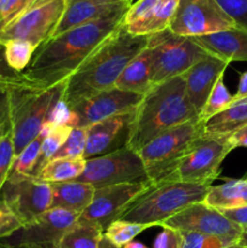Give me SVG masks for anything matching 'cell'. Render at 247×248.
Wrapping results in <instances>:
<instances>
[{
	"instance_id": "cell-27",
	"label": "cell",
	"mask_w": 247,
	"mask_h": 248,
	"mask_svg": "<svg viewBox=\"0 0 247 248\" xmlns=\"http://www.w3.org/2000/svg\"><path fill=\"white\" fill-rule=\"evenodd\" d=\"M53 125L46 121L41 127L38 137L34 138L17 156H15L14 165L10 171L9 178H21V177H31L35 171L36 164L39 161L44 137L51 131ZM7 178V179H9Z\"/></svg>"
},
{
	"instance_id": "cell-20",
	"label": "cell",
	"mask_w": 247,
	"mask_h": 248,
	"mask_svg": "<svg viewBox=\"0 0 247 248\" xmlns=\"http://www.w3.org/2000/svg\"><path fill=\"white\" fill-rule=\"evenodd\" d=\"M210 55L217 56L227 62L246 61L247 62V31L232 28L208 35L191 38Z\"/></svg>"
},
{
	"instance_id": "cell-45",
	"label": "cell",
	"mask_w": 247,
	"mask_h": 248,
	"mask_svg": "<svg viewBox=\"0 0 247 248\" xmlns=\"http://www.w3.org/2000/svg\"><path fill=\"white\" fill-rule=\"evenodd\" d=\"M246 97H247V70L245 73H242L241 77H240L239 86H237L236 93L234 94V98H232V103L241 101V99L246 98Z\"/></svg>"
},
{
	"instance_id": "cell-28",
	"label": "cell",
	"mask_w": 247,
	"mask_h": 248,
	"mask_svg": "<svg viewBox=\"0 0 247 248\" xmlns=\"http://www.w3.org/2000/svg\"><path fill=\"white\" fill-rule=\"evenodd\" d=\"M102 236L103 230L98 225L79 218L56 248H98Z\"/></svg>"
},
{
	"instance_id": "cell-35",
	"label": "cell",
	"mask_w": 247,
	"mask_h": 248,
	"mask_svg": "<svg viewBox=\"0 0 247 248\" xmlns=\"http://www.w3.org/2000/svg\"><path fill=\"white\" fill-rule=\"evenodd\" d=\"M15 160L14 140L11 130L5 132L0 137V194L9 178L10 171L12 169Z\"/></svg>"
},
{
	"instance_id": "cell-46",
	"label": "cell",
	"mask_w": 247,
	"mask_h": 248,
	"mask_svg": "<svg viewBox=\"0 0 247 248\" xmlns=\"http://www.w3.org/2000/svg\"><path fill=\"white\" fill-rule=\"evenodd\" d=\"M17 74H19V73L14 72V70H11L7 67L4 55V45L0 44V78H11Z\"/></svg>"
},
{
	"instance_id": "cell-8",
	"label": "cell",
	"mask_w": 247,
	"mask_h": 248,
	"mask_svg": "<svg viewBox=\"0 0 247 248\" xmlns=\"http://www.w3.org/2000/svg\"><path fill=\"white\" fill-rule=\"evenodd\" d=\"M230 152L232 148L225 136L202 135L189 148L169 179L211 186V183L219 177L220 165Z\"/></svg>"
},
{
	"instance_id": "cell-19",
	"label": "cell",
	"mask_w": 247,
	"mask_h": 248,
	"mask_svg": "<svg viewBox=\"0 0 247 248\" xmlns=\"http://www.w3.org/2000/svg\"><path fill=\"white\" fill-rule=\"evenodd\" d=\"M131 5L127 0H67L62 17L51 36L115 12L128 10Z\"/></svg>"
},
{
	"instance_id": "cell-55",
	"label": "cell",
	"mask_w": 247,
	"mask_h": 248,
	"mask_svg": "<svg viewBox=\"0 0 247 248\" xmlns=\"http://www.w3.org/2000/svg\"><path fill=\"white\" fill-rule=\"evenodd\" d=\"M1 136H2V133H0V137H1Z\"/></svg>"
},
{
	"instance_id": "cell-56",
	"label": "cell",
	"mask_w": 247,
	"mask_h": 248,
	"mask_svg": "<svg viewBox=\"0 0 247 248\" xmlns=\"http://www.w3.org/2000/svg\"><path fill=\"white\" fill-rule=\"evenodd\" d=\"M246 178H247V177H246Z\"/></svg>"
},
{
	"instance_id": "cell-43",
	"label": "cell",
	"mask_w": 247,
	"mask_h": 248,
	"mask_svg": "<svg viewBox=\"0 0 247 248\" xmlns=\"http://www.w3.org/2000/svg\"><path fill=\"white\" fill-rule=\"evenodd\" d=\"M225 217L232 220L235 224L240 225L241 228L247 227V206L236 208H228V210H219Z\"/></svg>"
},
{
	"instance_id": "cell-3",
	"label": "cell",
	"mask_w": 247,
	"mask_h": 248,
	"mask_svg": "<svg viewBox=\"0 0 247 248\" xmlns=\"http://www.w3.org/2000/svg\"><path fill=\"white\" fill-rule=\"evenodd\" d=\"M194 120L200 119L186 96L183 77L153 85L136 109L127 147L138 152L156 136Z\"/></svg>"
},
{
	"instance_id": "cell-30",
	"label": "cell",
	"mask_w": 247,
	"mask_h": 248,
	"mask_svg": "<svg viewBox=\"0 0 247 248\" xmlns=\"http://www.w3.org/2000/svg\"><path fill=\"white\" fill-rule=\"evenodd\" d=\"M73 128L68 127V126H55L51 128L50 132L44 137L43 144H41V152H40V157H39V161L36 164L35 171L31 177L36 176L39 173L41 169L47 164L50 160L53 159L56 153L61 149L64 142L67 140L68 136L72 132Z\"/></svg>"
},
{
	"instance_id": "cell-54",
	"label": "cell",
	"mask_w": 247,
	"mask_h": 248,
	"mask_svg": "<svg viewBox=\"0 0 247 248\" xmlns=\"http://www.w3.org/2000/svg\"><path fill=\"white\" fill-rule=\"evenodd\" d=\"M1 29H2V27H1V23H0V31H1Z\"/></svg>"
},
{
	"instance_id": "cell-39",
	"label": "cell",
	"mask_w": 247,
	"mask_h": 248,
	"mask_svg": "<svg viewBox=\"0 0 247 248\" xmlns=\"http://www.w3.org/2000/svg\"><path fill=\"white\" fill-rule=\"evenodd\" d=\"M23 228L18 218L11 212L0 196V239H7Z\"/></svg>"
},
{
	"instance_id": "cell-36",
	"label": "cell",
	"mask_w": 247,
	"mask_h": 248,
	"mask_svg": "<svg viewBox=\"0 0 247 248\" xmlns=\"http://www.w3.org/2000/svg\"><path fill=\"white\" fill-rule=\"evenodd\" d=\"M235 27L247 31V0H216Z\"/></svg>"
},
{
	"instance_id": "cell-52",
	"label": "cell",
	"mask_w": 247,
	"mask_h": 248,
	"mask_svg": "<svg viewBox=\"0 0 247 248\" xmlns=\"http://www.w3.org/2000/svg\"><path fill=\"white\" fill-rule=\"evenodd\" d=\"M228 248H247V247H241V246H236V245H235V246H232V247H228Z\"/></svg>"
},
{
	"instance_id": "cell-53",
	"label": "cell",
	"mask_w": 247,
	"mask_h": 248,
	"mask_svg": "<svg viewBox=\"0 0 247 248\" xmlns=\"http://www.w3.org/2000/svg\"><path fill=\"white\" fill-rule=\"evenodd\" d=\"M239 102H247V97H246V98L241 99V101H239ZM235 103H237V102H235Z\"/></svg>"
},
{
	"instance_id": "cell-32",
	"label": "cell",
	"mask_w": 247,
	"mask_h": 248,
	"mask_svg": "<svg viewBox=\"0 0 247 248\" xmlns=\"http://www.w3.org/2000/svg\"><path fill=\"white\" fill-rule=\"evenodd\" d=\"M232 98H234V96L230 94V92L228 91L227 86L224 84V75H222L216 82L212 92H211L207 101H206L205 107H203L200 115H199L201 123H206L208 119L227 109L232 103Z\"/></svg>"
},
{
	"instance_id": "cell-12",
	"label": "cell",
	"mask_w": 247,
	"mask_h": 248,
	"mask_svg": "<svg viewBox=\"0 0 247 248\" xmlns=\"http://www.w3.org/2000/svg\"><path fill=\"white\" fill-rule=\"evenodd\" d=\"M0 196L22 225H28L51 208V186L35 177L9 178Z\"/></svg>"
},
{
	"instance_id": "cell-4",
	"label": "cell",
	"mask_w": 247,
	"mask_h": 248,
	"mask_svg": "<svg viewBox=\"0 0 247 248\" xmlns=\"http://www.w3.org/2000/svg\"><path fill=\"white\" fill-rule=\"evenodd\" d=\"M210 186L184 182L162 181L150 184L120 216L125 222L161 227L167 219L196 202H202Z\"/></svg>"
},
{
	"instance_id": "cell-17",
	"label": "cell",
	"mask_w": 247,
	"mask_h": 248,
	"mask_svg": "<svg viewBox=\"0 0 247 248\" xmlns=\"http://www.w3.org/2000/svg\"><path fill=\"white\" fill-rule=\"evenodd\" d=\"M136 109L128 113L111 116L87 127L84 159L90 160L103 156L127 147Z\"/></svg>"
},
{
	"instance_id": "cell-10",
	"label": "cell",
	"mask_w": 247,
	"mask_h": 248,
	"mask_svg": "<svg viewBox=\"0 0 247 248\" xmlns=\"http://www.w3.org/2000/svg\"><path fill=\"white\" fill-rule=\"evenodd\" d=\"M235 28L216 0H179L169 29L186 38H198Z\"/></svg>"
},
{
	"instance_id": "cell-23",
	"label": "cell",
	"mask_w": 247,
	"mask_h": 248,
	"mask_svg": "<svg viewBox=\"0 0 247 248\" xmlns=\"http://www.w3.org/2000/svg\"><path fill=\"white\" fill-rule=\"evenodd\" d=\"M203 202L217 210L247 206V178L227 179L219 186H211Z\"/></svg>"
},
{
	"instance_id": "cell-41",
	"label": "cell",
	"mask_w": 247,
	"mask_h": 248,
	"mask_svg": "<svg viewBox=\"0 0 247 248\" xmlns=\"http://www.w3.org/2000/svg\"><path fill=\"white\" fill-rule=\"evenodd\" d=\"M159 1L160 0H137L136 2H133L126 12L124 24L128 26V24L136 23L147 17Z\"/></svg>"
},
{
	"instance_id": "cell-33",
	"label": "cell",
	"mask_w": 247,
	"mask_h": 248,
	"mask_svg": "<svg viewBox=\"0 0 247 248\" xmlns=\"http://www.w3.org/2000/svg\"><path fill=\"white\" fill-rule=\"evenodd\" d=\"M86 128H73L64 144L55 154L53 159H81L86 148Z\"/></svg>"
},
{
	"instance_id": "cell-11",
	"label": "cell",
	"mask_w": 247,
	"mask_h": 248,
	"mask_svg": "<svg viewBox=\"0 0 247 248\" xmlns=\"http://www.w3.org/2000/svg\"><path fill=\"white\" fill-rule=\"evenodd\" d=\"M161 227L217 237L225 248L235 246L242 232L240 225L232 223L219 210L211 207L203 201L185 207L167 219Z\"/></svg>"
},
{
	"instance_id": "cell-49",
	"label": "cell",
	"mask_w": 247,
	"mask_h": 248,
	"mask_svg": "<svg viewBox=\"0 0 247 248\" xmlns=\"http://www.w3.org/2000/svg\"><path fill=\"white\" fill-rule=\"evenodd\" d=\"M98 248H118V247L113 246V245H111L110 242L106 239V237L102 236V240H101V242H99Z\"/></svg>"
},
{
	"instance_id": "cell-21",
	"label": "cell",
	"mask_w": 247,
	"mask_h": 248,
	"mask_svg": "<svg viewBox=\"0 0 247 248\" xmlns=\"http://www.w3.org/2000/svg\"><path fill=\"white\" fill-rule=\"evenodd\" d=\"M52 202L51 208L70 211L81 215L92 202L94 195V186L79 181L52 183Z\"/></svg>"
},
{
	"instance_id": "cell-42",
	"label": "cell",
	"mask_w": 247,
	"mask_h": 248,
	"mask_svg": "<svg viewBox=\"0 0 247 248\" xmlns=\"http://www.w3.org/2000/svg\"><path fill=\"white\" fill-rule=\"evenodd\" d=\"M182 241L183 237L179 230L162 227V232L155 237L153 248H182Z\"/></svg>"
},
{
	"instance_id": "cell-15",
	"label": "cell",
	"mask_w": 247,
	"mask_h": 248,
	"mask_svg": "<svg viewBox=\"0 0 247 248\" xmlns=\"http://www.w3.org/2000/svg\"><path fill=\"white\" fill-rule=\"evenodd\" d=\"M149 186L148 183H125L96 189L92 202L80 215V219L93 223L104 232Z\"/></svg>"
},
{
	"instance_id": "cell-16",
	"label": "cell",
	"mask_w": 247,
	"mask_h": 248,
	"mask_svg": "<svg viewBox=\"0 0 247 248\" xmlns=\"http://www.w3.org/2000/svg\"><path fill=\"white\" fill-rule=\"evenodd\" d=\"M143 96L111 87L90 98L79 102L72 108L77 116V127L87 128L111 116L132 111L139 106Z\"/></svg>"
},
{
	"instance_id": "cell-31",
	"label": "cell",
	"mask_w": 247,
	"mask_h": 248,
	"mask_svg": "<svg viewBox=\"0 0 247 248\" xmlns=\"http://www.w3.org/2000/svg\"><path fill=\"white\" fill-rule=\"evenodd\" d=\"M148 225L137 224V223L125 222V220L116 219L111 224L107 227L103 232V236L110 242L113 246L118 248H123L126 244L133 241L137 235L147 230Z\"/></svg>"
},
{
	"instance_id": "cell-50",
	"label": "cell",
	"mask_w": 247,
	"mask_h": 248,
	"mask_svg": "<svg viewBox=\"0 0 247 248\" xmlns=\"http://www.w3.org/2000/svg\"><path fill=\"white\" fill-rule=\"evenodd\" d=\"M51 1H56V0H35V1L31 4V7L40 6V5H45V4H47V2H51ZM31 7H29V9H31Z\"/></svg>"
},
{
	"instance_id": "cell-26",
	"label": "cell",
	"mask_w": 247,
	"mask_h": 248,
	"mask_svg": "<svg viewBox=\"0 0 247 248\" xmlns=\"http://www.w3.org/2000/svg\"><path fill=\"white\" fill-rule=\"evenodd\" d=\"M86 160L81 159H52L39 171L36 179L45 183H62L75 181L85 171Z\"/></svg>"
},
{
	"instance_id": "cell-38",
	"label": "cell",
	"mask_w": 247,
	"mask_h": 248,
	"mask_svg": "<svg viewBox=\"0 0 247 248\" xmlns=\"http://www.w3.org/2000/svg\"><path fill=\"white\" fill-rule=\"evenodd\" d=\"M55 126H68V127H77V116L69 106L62 98L53 106L48 114L47 120Z\"/></svg>"
},
{
	"instance_id": "cell-18",
	"label": "cell",
	"mask_w": 247,
	"mask_h": 248,
	"mask_svg": "<svg viewBox=\"0 0 247 248\" xmlns=\"http://www.w3.org/2000/svg\"><path fill=\"white\" fill-rule=\"evenodd\" d=\"M228 65L229 62L227 61L207 53L182 75L185 82L186 96L198 115L205 107L217 80L224 75Z\"/></svg>"
},
{
	"instance_id": "cell-6",
	"label": "cell",
	"mask_w": 247,
	"mask_h": 248,
	"mask_svg": "<svg viewBox=\"0 0 247 248\" xmlns=\"http://www.w3.org/2000/svg\"><path fill=\"white\" fill-rule=\"evenodd\" d=\"M203 135L200 120L176 126L138 150L150 183L167 181L189 148Z\"/></svg>"
},
{
	"instance_id": "cell-29",
	"label": "cell",
	"mask_w": 247,
	"mask_h": 248,
	"mask_svg": "<svg viewBox=\"0 0 247 248\" xmlns=\"http://www.w3.org/2000/svg\"><path fill=\"white\" fill-rule=\"evenodd\" d=\"M7 67L16 73H23L31 63L36 48L26 40H9L2 44Z\"/></svg>"
},
{
	"instance_id": "cell-51",
	"label": "cell",
	"mask_w": 247,
	"mask_h": 248,
	"mask_svg": "<svg viewBox=\"0 0 247 248\" xmlns=\"http://www.w3.org/2000/svg\"><path fill=\"white\" fill-rule=\"evenodd\" d=\"M0 248H23V247H17L14 245H10L5 241H0Z\"/></svg>"
},
{
	"instance_id": "cell-24",
	"label": "cell",
	"mask_w": 247,
	"mask_h": 248,
	"mask_svg": "<svg viewBox=\"0 0 247 248\" xmlns=\"http://www.w3.org/2000/svg\"><path fill=\"white\" fill-rule=\"evenodd\" d=\"M244 126H247V102H237L203 123L202 130L208 137H224Z\"/></svg>"
},
{
	"instance_id": "cell-25",
	"label": "cell",
	"mask_w": 247,
	"mask_h": 248,
	"mask_svg": "<svg viewBox=\"0 0 247 248\" xmlns=\"http://www.w3.org/2000/svg\"><path fill=\"white\" fill-rule=\"evenodd\" d=\"M179 0H160L147 17L136 23L125 26L133 35L149 36L169 29L178 7Z\"/></svg>"
},
{
	"instance_id": "cell-22",
	"label": "cell",
	"mask_w": 247,
	"mask_h": 248,
	"mask_svg": "<svg viewBox=\"0 0 247 248\" xmlns=\"http://www.w3.org/2000/svg\"><path fill=\"white\" fill-rule=\"evenodd\" d=\"M116 89L144 96L153 87L150 57L147 47L125 67L115 82Z\"/></svg>"
},
{
	"instance_id": "cell-14",
	"label": "cell",
	"mask_w": 247,
	"mask_h": 248,
	"mask_svg": "<svg viewBox=\"0 0 247 248\" xmlns=\"http://www.w3.org/2000/svg\"><path fill=\"white\" fill-rule=\"evenodd\" d=\"M79 218L80 213L50 208L33 223L7 237L5 242L23 248H56Z\"/></svg>"
},
{
	"instance_id": "cell-1",
	"label": "cell",
	"mask_w": 247,
	"mask_h": 248,
	"mask_svg": "<svg viewBox=\"0 0 247 248\" xmlns=\"http://www.w3.org/2000/svg\"><path fill=\"white\" fill-rule=\"evenodd\" d=\"M127 10L51 36L34 52L23 73V79L40 89L64 82L89 56L124 24Z\"/></svg>"
},
{
	"instance_id": "cell-7",
	"label": "cell",
	"mask_w": 247,
	"mask_h": 248,
	"mask_svg": "<svg viewBox=\"0 0 247 248\" xmlns=\"http://www.w3.org/2000/svg\"><path fill=\"white\" fill-rule=\"evenodd\" d=\"M145 47L150 57L153 85L182 77L208 53L191 38L177 35L170 29L148 36Z\"/></svg>"
},
{
	"instance_id": "cell-47",
	"label": "cell",
	"mask_w": 247,
	"mask_h": 248,
	"mask_svg": "<svg viewBox=\"0 0 247 248\" xmlns=\"http://www.w3.org/2000/svg\"><path fill=\"white\" fill-rule=\"evenodd\" d=\"M236 246H241V247H247V227L242 228V232L240 235V239L237 241Z\"/></svg>"
},
{
	"instance_id": "cell-48",
	"label": "cell",
	"mask_w": 247,
	"mask_h": 248,
	"mask_svg": "<svg viewBox=\"0 0 247 248\" xmlns=\"http://www.w3.org/2000/svg\"><path fill=\"white\" fill-rule=\"evenodd\" d=\"M123 248H148V247L145 246L144 244H142V242L131 241V242H128V244H126Z\"/></svg>"
},
{
	"instance_id": "cell-5",
	"label": "cell",
	"mask_w": 247,
	"mask_h": 248,
	"mask_svg": "<svg viewBox=\"0 0 247 248\" xmlns=\"http://www.w3.org/2000/svg\"><path fill=\"white\" fill-rule=\"evenodd\" d=\"M64 82L48 89L29 84L22 74L11 87V133L15 156L38 137L51 109L62 98Z\"/></svg>"
},
{
	"instance_id": "cell-34",
	"label": "cell",
	"mask_w": 247,
	"mask_h": 248,
	"mask_svg": "<svg viewBox=\"0 0 247 248\" xmlns=\"http://www.w3.org/2000/svg\"><path fill=\"white\" fill-rule=\"evenodd\" d=\"M19 74L11 78H0V133L2 135L11 130V87Z\"/></svg>"
},
{
	"instance_id": "cell-2",
	"label": "cell",
	"mask_w": 247,
	"mask_h": 248,
	"mask_svg": "<svg viewBox=\"0 0 247 248\" xmlns=\"http://www.w3.org/2000/svg\"><path fill=\"white\" fill-rule=\"evenodd\" d=\"M148 36L133 35L125 24L108 36L64 81L62 99L70 107L115 86L126 65L145 48Z\"/></svg>"
},
{
	"instance_id": "cell-9",
	"label": "cell",
	"mask_w": 247,
	"mask_h": 248,
	"mask_svg": "<svg viewBox=\"0 0 247 248\" xmlns=\"http://www.w3.org/2000/svg\"><path fill=\"white\" fill-rule=\"evenodd\" d=\"M75 181L89 183L94 189L125 183H150L142 159L136 150H120L86 160V167Z\"/></svg>"
},
{
	"instance_id": "cell-44",
	"label": "cell",
	"mask_w": 247,
	"mask_h": 248,
	"mask_svg": "<svg viewBox=\"0 0 247 248\" xmlns=\"http://www.w3.org/2000/svg\"><path fill=\"white\" fill-rule=\"evenodd\" d=\"M225 137H227L229 144L232 145V150L236 148H247V126L239 128Z\"/></svg>"
},
{
	"instance_id": "cell-13",
	"label": "cell",
	"mask_w": 247,
	"mask_h": 248,
	"mask_svg": "<svg viewBox=\"0 0 247 248\" xmlns=\"http://www.w3.org/2000/svg\"><path fill=\"white\" fill-rule=\"evenodd\" d=\"M65 2L67 0H56L24 11L1 29L0 44L19 39L38 48L51 38L64 11Z\"/></svg>"
},
{
	"instance_id": "cell-40",
	"label": "cell",
	"mask_w": 247,
	"mask_h": 248,
	"mask_svg": "<svg viewBox=\"0 0 247 248\" xmlns=\"http://www.w3.org/2000/svg\"><path fill=\"white\" fill-rule=\"evenodd\" d=\"M183 241L182 248H225L219 239L199 232H181Z\"/></svg>"
},
{
	"instance_id": "cell-37",
	"label": "cell",
	"mask_w": 247,
	"mask_h": 248,
	"mask_svg": "<svg viewBox=\"0 0 247 248\" xmlns=\"http://www.w3.org/2000/svg\"><path fill=\"white\" fill-rule=\"evenodd\" d=\"M35 0H0V23L5 26L23 14Z\"/></svg>"
}]
</instances>
